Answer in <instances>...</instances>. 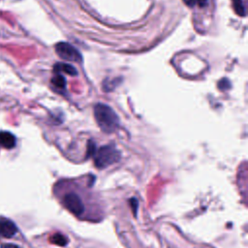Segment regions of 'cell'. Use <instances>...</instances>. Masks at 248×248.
I'll return each mask as SVG.
<instances>
[{
  "instance_id": "6da1fadb",
  "label": "cell",
  "mask_w": 248,
  "mask_h": 248,
  "mask_svg": "<svg viewBox=\"0 0 248 248\" xmlns=\"http://www.w3.org/2000/svg\"><path fill=\"white\" fill-rule=\"evenodd\" d=\"M83 179H62L53 187V193L62 206L78 219L99 222L106 214L105 203L92 189L88 177L84 176Z\"/></svg>"
},
{
  "instance_id": "7a4b0ae2",
  "label": "cell",
  "mask_w": 248,
  "mask_h": 248,
  "mask_svg": "<svg viewBox=\"0 0 248 248\" xmlns=\"http://www.w3.org/2000/svg\"><path fill=\"white\" fill-rule=\"evenodd\" d=\"M94 117L101 130L105 133H112L118 127L119 118L117 114L110 107L105 104L95 105Z\"/></svg>"
},
{
  "instance_id": "3957f363",
  "label": "cell",
  "mask_w": 248,
  "mask_h": 248,
  "mask_svg": "<svg viewBox=\"0 0 248 248\" xmlns=\"http://www.w3.org/2000/svg\"><path fill=\"white\" fill-rule=\"evenodd\" d=\"M119 158L120 153L114 147V145H104L97 150L94 156V163L98 169H104L117 162Z\"/></svg>"
},
{
  "instance_id": "277c9868",
  "label": "cell",
  "mask_w": 248,
  "mask_h": 248,
  "mask_svg": "<svg viewBox=\"0 0 248 248\" xmlns=\"http://www.w3.org/2000/svg\"><path fill=\"white\" fill-rule=\"evenodd\" d=\"M55 51L61 59L68 62H79L82 60L79 51L75 46L65 42L56 44Z\"/></svg>"
},
{
  "instance_id": "5b68a950",
  "label": "cell",
  "mask_w": 248,
  "mask_h": 248,
  "mask_svg": "<svg viewBox=\"0 0 248 248\" xmlns=\"http://www.w3.org/2000/svg\"><path fill=\"white\" fill-rule=\"evenodd\" d=\"M17 232L16 224L6 218H0V236L10 238Z\"/></svg>"
},
{
  "instance_id": "8992f818",
  "label": "cell",
  "mask_w": 248,
  "mask_h": 248,
  "mask_svg": "<svg viewBox=\"0 0 248 248\" xmlns=\"http://www.w3.org/2000/svg\"><path fill=\"white\" fill-rule=\"evenodd\" d=\"M0 145L11 149L16 145V137L7 131H0Z\"/></svg>"
},
{
  "instance_id": "52a82bcc",
  "label": "cell",
  "mask_w": 248,
  "mask_h": 248,
  "mask_svg": "<svg viewBox=\"0 0 248 248\" xmlns=\"http://www.w3.org/2000/svg\"><path fill=\"white\" fill-rule=\"evenodd\" d=\"M54 69V72L55 73H64V74H67V75H70V76H77L78 75V72L76 70V68L69 64V63H57L54 65L53 67Z\"/></svg>"
},
{
  "instance_id": "ba28073f",
  "label": "cell",
  "mask_w": 248,
  "mask_h": 248,
  "mask_svg": "<svg viewBox=\"0 0 248 248\" xmlns=\"http://www.w3.org/2000/svg\"><path fill=\"white\" fill-rule=\"evenodd\" d=\"M49 241L51 243L55 244V245H58V246H66L67 243H68V238L65 235L61 234V233L56 232V233H54L50 236Z\"/></svg>"
},
{
  "instance_id": "9c48e42d",
  "label": "cell",
  "mask_w": 248,
  "mask_h": 248,
  "mask_svg": "<svg viewBox=\"0 0 248 248\" xmlns=\"http://www.w3.org/2000/svg\"><path fill=\"white\" fill-rule=\"evenodd\" d=\"M51 83H52L56 88L64 89L65 86H66V79H65V78H64L61 74L56 73V75L51 78Z\"/></svg>"
},
{
  "instance_id": "30bf717a",
  "label": "cell",
  "mask_w": 248,
  "mask_h": 248,
  "mask_svg": "<svg viewBox=\"0 0 248 248\" xmlns=\"http://www.w3.org/2000/svg\"><path fill=\"white\" fill-rule=\"evenodd\" d=\"M233 8L235 13L238 16H244L246 15V9H245V0H232Z\"/></svg>"
},
{
  "instance_id": "8fae6325",
  "label": "cell",
  "mask_w": 248,
  "mask_h": 248,
  "mask_svg": "<svg viewBox=\"0 0 248 248\" xmlns=\"http://www.w3.org/2000/svg\"><path fill=\"white\" fill-rule=\"evenodd\" d=\"M218 86H219V88H220L221 90H225V89L230 88L231 83H230V81H229L227 78H223V79L220 81V83L218 84Z\"/></svg>"
},
{
  "instance_id": "7c38bea8",
  "label": "cell",
  "mask_w": 248,
  "mask_h": 248,
  "mask_svg": "<svg viewBox=\"0 0 248 248\" xmlns=\"http://www.w3.org/2000/svg\"><path fill=\"white\" fill-rule=\"evenodd\" d=\"M183 2L189 7H193L197 4V0H183Z\"/></svg>"
},
{
  "instance_id": "4fadbf2b",
  "label": "cell",
  "mask_w": 248,
  "mask_h": 248,
  "mask_svg": "<svg viewBox=\"0 0 248 248\" xmlns=\"http://www.w3.org/2000/svg\"><path fill=\"white\" fill-rule=\"evenodd\" d=\"M130 202L131 203H133V208H134V213L136 214V212H137V204H138V202H137V200H135V199H132L131 201H130Z\"/></svg>"
},
{
  "instance_id": "5bb4252c",
  "label": "cell",
  "mask_w": 248,
  "mask_h": 248,
  "mask_svg": "<svg viewBox=\"0 0 248 248\" xmlns=\"http://www.w3.org/2000/svg\"><path fill=\"white\" fill-rule=\"evenodd\" d=\"M208 0H197V4L200 6V7H203L204 5H206Z\"/></svg>"
},
{
  "instance_id": "9a60e30c",
  "label": "cell",
  "mask_w": 248,
  "mask_h": 248,
  "mask_svg": "<svg viewBox=\"0 0 248 248\" xmlns=\"http://www.w3.org/2000/svg\"><path fill=\"white\" fill-rule=\"evenodd\" d=\"M3 248H20V247L15 244H6L3 246Z\"/></svg>"
}]
</instances>
